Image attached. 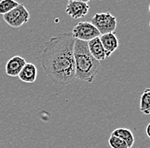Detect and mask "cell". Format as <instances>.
Segmentation results:
<instances>
[{"instance_id":"cell-1","label":"cell","mask_w":150,"mask_h":148,"mask_svg":"<svg viewBox=\"0 0 150 148\" xmlns=\"http://www.w3.org/2000/svg\"><path fill=\"white\" fill-rule=\"evenodd\" d=\"M70 32L59 33L45 44L40 62L48 79L56 86H67L75 79L74 45Z\"/></svg>"},{"instance_id":"cell-2","label":"cell","mask_w":150,"mask_h":148,"mask_svg":"<svg viewBox=\"0 0 150 148\" xmlns=\"http://www.w3.org/2000/svg\"><path fill=\"white\" fill-rule=\"evenodd\" d=\"M75 78L92 83L100 70V62L91 55L87 42L75 39L74 45Z\"/></svg>"},{"instance_id":"cell-3","label":"cell","mask_w":150,"mask_h":148,"mask_svg":"<svg viewBox=\"0 0 150 148\" xmlns=\"http://www.w3.org/2000/svg\"><path fill=\"white\" fill-rule=\"evenodd\" d=\"M91 23L97 29L100 35L112 33L117 27V20L109 12L96 14Z\"/></svg>"},{"instance_id":"cell-4","label":"cell","mask_w":150,"mask_h":148,"mask_svg":"<svg viewBox=\"0 0 150 148\" xmlns=\"http://www.w3.org/2000/svg\"><path fill=\"white\" fill-rule=\"evenodd\" d=\"M3 18L11 27L19 28L29 20L30 14L24 4H19L17 7L4 15Z\"/></svg>"},{"instance_id":"cell-5","label":"cell","mask_w":150,"mask_h":148,"mask_svg":"<svg viewBox=\"0 0 150 148\" xmlns=\"http://www.w3.org/2000/svg\"><path fill=\"white\" fill-rule=\"evenodd\" d=\"M72 35L75 39L84 42H89L95 37H100V33L97 29L89 21L79 22L73 28Z\"/></svg>"},{"instance_id":"cell-6","label":"cell","mask_w":150,"mask_h":148,"mask_svg":"<svg viewBox=\"0 0 150 148\" xmlns=\"http://www.w3.org/2000/svg\"><path fill=\"white\" fill-rule=\"evenodd\" d=\"M90 9V6L86 3L71 1L66 7V14L72 19H80L84 17Z\"/></svg>"},{"instance_id":"cell-7","label":"cell","mask_w":150,"mask_h":148,"mask_svg":"<svg viewBox=\"0 0 150 148\" xmlns=\"http://www.w3.org/2000/svg\"><path fill=\"white\" fill-rule=\"evenodd\" d=\"M87 46L91 55L99 62L110 57V56L104 49L99 37H95L93 39L90 40L89 42H87Z\"/></svg>"},{"instance_id":"cell-8","label":"cell","mask_w":150,"mask_h":148,"mask_svg":"<svg viewBox=\"0 0 150 148\" xmlns=\"http://www.w3.org/2000/svg\"><path fill=\"white\" fill-rule=\"evenodd\" d=\"M26 61L24 58L19 56L11 57L7 61L5 66V73L9 77H18L20 72L26 65Z\"/></svg>"},{"instance_id":"cell-9","label":"cell","mask_w":150,"mask_h":148,"mask_svg":"<svg viewBox=\"0 0 150 148\" xmlns=\"http://www.w3.org/2000/svg\"><path fill=\"white\" fill-rule=\"evenodd\" d=\"M38 69L36 66L33 63H26L21 71L20 72L18 78L24 83H34L37 79Z\"/></svg>"},{"instance_id":"cell-10","label":"cell","mask_w":150,"mask_h":148,"mask_svg":"<svg viewBox=\"0 0 150 148\" xmlns=\"http://www.w3.org/2000/svg\"><path fill=\"white\" fill-rule=\"evenodd\" d=\"M99 38L104 49L109 56H111L119 47V40L113 32L100 35Z\"/></svg>"},{"instance_id":"cell-11","label":"cell","mask_w":150,"mask_h":148,"mask_svg":"<svg viewBox=\"0 0 150 148\" xmlns=\"http://www.w3.org/2000/svg\"><path fill=\"white\" fill-rule=\"evenodd\" d=\"M111 135L112 136H116L122 139L128 146V147L131 148L133 147L134 143H135V137L130 130L127 129H124V128H120V129H116L112 132Z\"/></svg>"},{"instance_id":"cell-12","label":"cell","mask_w":150,"mask_h":148,"mask_svg":"<svg viewBox=\"0 0 150 148\" xmlns=\"http://www.w3.org/2000/svg\"><path fill=\"white\" fill-rule=\"evenodd\" d=\"M140 111L145 114H150V89H146L140 98Z\"/></svg>"},{"instance_id":"cell-13","label":"cell","mask_w":150,"mask_h":148,"mask_svg":"<svg viewBox=\"0 0 150 148\" xmlns=\"http://www.w3.org/2000/svg\"><path fill=\"white\" fill-rule=\"evenodd\" d=\"M19 5L16 0H1L0 1V15H5Z\"/></svg>"},{"instance_id":"cell-14","label":"cell","mask_w":150,"mask_h":148,"mask_svg":"<svg viewBox=\"0 0 150 148\" xmlns=\"http://www.w3.org/2000/svg\"><path fill=\"white\" fill-rule=\"evenodd\" d=\"M108 144L111 148H129L127 144L120 138L111 135L108 139Z\"/></svg>"},{"instance_id":"cell-15","label":"cell","mask_w":150,"mask_h":148,"mask_svg":"<svg viewBox=\"0 0 150 148\" xmlns=\"http://www.w3.org/2000/svg\"><path fill=\"white\" fill-rule=\"evenodd\" d=\"M69 2H71V1H75V2H82V3H86V4H88L89 2H91L92 0H68Z\"/></svg>"},{"instance_id":"cell-16","label":"cell","mask_w":150,"mask_h":148,"mask_svg":"<svg viewBox=\"0 0 150 148\" xmlns=\"http://www.w3.org/2000/svg\"><path fill=\"white\" fill-rule=\"evenodd\" d=\"M149 128H150V123H149V124H148V126H147V130H146V133H147V135H148V137H149V138H150Z\"/></svg>"}]
</instances>
